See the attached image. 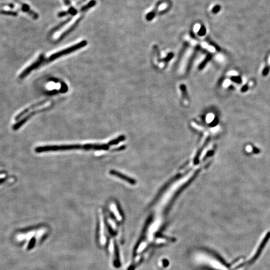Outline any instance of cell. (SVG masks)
Instances as JSON below:
<instances>
[{"label":"cell","instance_id":"3957f363","mask_svg":"<svg viewBox=\"0 0 270 270\" xmlns=\"http://www.w3.org/2000/svg\"><path fill=\"white\" fill-rule=\"evenodd\" d=\"M96 3V1L95 0H91V1H89L88 4H86V5L83 6L81 7L82 9V13L81 14V16L74 21V23L66 30L65 31L64 33H63L61 36H59V38L58 39V41H60L62 39H63L66 36H68L69 33H71L79 24V23H80V21H81V19H83V18L84 17V14L86 13V11H88L89 9H91V8H93Z\"/></svg>","mask_w":270,"mask_h":270},{"label":"cell","instance_id":"7c38bea8","mask_svg":"<svg viewBox=\"0 0 270 270\" xmlns=\"http://www.w3.org/2000/svg\"><path fill=\"white\" fill-rule=\"evenodd\" d=\"M63 2L66 6H70L71 5V1L70 0H63Z\"/></svg>","mask_w":270,"mask_h":270},{"label":"cell","instance_id":"52a82bcc","mask_svg":"<svg viewBox=\"0 0 270 270\" xmlns=\"http://www.w3.org/2000/svg\"><path fill=\"white\" fill-rule=\"evenodd\" d=\"M0 14H5V15L14 16H16L18 15L17 12L13 11H10V10H1Z\"/></svg>","mask_w":270,"mask_h":270},{"label":"cell","instance_id":"30bf717a","mask_svg":"<svg viewBox=\"0 0 270 270\" xmlns=\"http://www.w3.org/2000/svg\"><path fill=\"white\" fill-rule=\"evenodd\" d=\"M220 6H218V5H217V6H216L213 8V13H217V12H218V11H220Z\"/></svg>","mask_w":270,"mask_h":270},{"label":"cell","instance_id":"7a4b0ae2","mask_svg":"<svg viewBox=\"0 0 270 270\" xmlns=\"http://www.w3.org/2000/svg\"><path fill=\"white\" fill-rule=\"evenodd\" d=\"M198 258V261H200L211 267V268L215 270H228V268L226 265H225L221 261L216 258L213 256H209L206 254L200 255Z\"/></svg>","mask_w":270,"mask_h":270},{"label":"cell","instance_id":"9c48e42d","mask_svg":"<svg viewBox=\"0 0 270 270\" xmlns=\"http://www.w3.org/2000/svg\"><path fill=\"white\" fill-rule=\"evenodd\" d=\"M269 71H270V67L268 66H267L264 68V69L263 71V76H267Z\"/></svg>","mask_w":270,"mask_h":270},{"label":"cell","instance_id":"8992f818","mask_svg":"<svg viewBox=\"0 0 270 270\" xmlns=\"http://www.w3.org/2000/svg\"><path fill=\"white\" fill-rule=\"evenodd\" d=\"M48 103V101H41V102H39V103H36V104H34V105H33V106H30V107L28 108H26V110H24V111H23L21 113H20L17 116L16 119H18L19 118H20V117H21L22 116L24 115L25 114L28 113L29 111L33 110H34V109H36V108H39V106H43V104H46V103Z\"/></svg>","mask_w":270,"mask_h":270},{"label":"cell","instance_id":"ba28073f","mask_svg":"<svg viewBox=\"0 0 270 270\" xmlns=\"http://www.w3.org/2000/svg\"><path fill=\"white\" fill-rule=\"evenodd\" d=\"M231 79L237 83H242V79L240 76H232L231 78Z\"/></svg>","mask_w":270,"mask_h":270},{"label":"cell","instance_id":"6da1fadb","mask_svg":"<svg viewBox=\"0 0 270 270\" xmlns=\"http://www.w3.org/2000/svg\"><path fill=\"white\" fill-rule=\"evenodd\" d=\"M87 41L86 40H83L81 42H79L74 45H73L71 47H68L67 48L63 49L61 51H57L53 54H52L48 58H45L43 59V65H45L46 64H48L49 63H51L52 61L56 60V59H58L59 58H61L64 56H66L68 54L72 53L81 48H83V47L86 46L87 45Z\"/></svg>","mask_w":270,"mask_h":270},{"label":"cell","instance_id":"8fae6325","mask_svg":"<svg viewBox=\"0 0 270 270\" xmlns=\"http://www.w3.org/2000/svg\"><path fill=\"white\" fill-rule=\"evenodd\" d=\"M248 89V86L247 84H246V85H245V86H243L242 87V92H243V93L246 92V91H247Z\"/></svg>","mask_w":270,"mask_h":270},{"label":"cell","instance_id":"277c9868","mask_svg":"<svg viewBox=\"0 0 270 270\" xmlns=\"http://www.w3.org/2000/svg\"><path fill=\"white\" fill-rule=\"evenodd\" d=\"M44 55L43 54H41L39 55L38 58L33 62L29 66H28L27 68H26L19 75V78L22 79L26 78L29 73H31L33 70L39 68L40 66H43V61L44 58Z\"/></svg>","mask_w":270,"mask_h":270},{"label":"cell","instance_id":"5b68a950","mask_svg":"<svg viewBox=\"0 0 270 270\" xmlns=\"http://www.w3.org/2000/svg\"><path fill=\"white\" fill-rule=\"evenodd\" d=\"M81 148L80 145H63V146H42L36 148V151L38 153H41L44 151H64L79 149Z\"/></svg>","mask_w":270,"mask_h":270}]
</instances>
